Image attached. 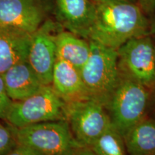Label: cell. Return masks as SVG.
<instances>
[{
	"label": "cell",
	"instance_id": "1",
	"mask_svg": "<svg viewBox=\"0 0 155 155\" xmlns=\"http://www.w3.org/2000/svg\"><path fill=\"white\" fill-rule=\"evenodd\" d=\"M94 2L96 18L89 40L118 50L131 39L147 35V19L136 5L117 0Z\"/></svg>",
	"mask_w": 155,
	"mask_h": 155
},
{
	"label": "cell",
	"instance_id": "2",
	"mask_svg": "<svg viewBox=\"0 0 155 155\" xmlns=\"http://www.w3.org/2000/svg\"><path fill=\"white\" fill-rule=\"evenodd\" d=\"M89 42L91 54L81 74L89 98L106 107L121 77L118 51L92 40Z\"/></svg>",
	"mask_w": 155,
	"mask_h": 155
},
{
	"label": "cell",
	"instance_id": "3",
	"mask_svg": "<svg viewBox=\"0 0 155 155\" xmlns=\"http://www.w3.org/2000/svg\"><path fill=\"white\" fill-rule=\"evenodd\" d=\"M147 88L121 72L119 82L106 106L111 124L123 136L144 118Z\"/></svg>",
	"mask_w": 155,
	"mask_h": 155
},
{
	"label": "cell",
	"instance_id": "4",
	"mask_svg": "<svg viewBox=\"0 0 155 155\" xmlns=\"http://www.w3.org/2000/svg\"><path fill=\"white\" fill-rule=\"evenodd\" d=\"M14 130L17 144L30 147L44 155H73L81 147L75 140L67 120L14 127Z\"/></svg>",
	"mask_w": 155,
	"mask_h": 155
},
{
	"label": "cell",
	"instance_id": "5",
	"mask_svg": "<svg viewBox=\"0 0 155 155\" xmlns=\"http://www.w3.org/2000/svg\"><path fill=\"white\" fill-rule=\"evenodd\" d=\"M66 120V104L51 86H44L25 99L13 101L5 121L15 128L50 121Z\"/></svg>",
	"mask_w": 155,
	"mask_h": 155
},
{
	"label": "cell",
	"instance_id": "6",
	"mask_svg": "<svg viewBox=\"0 0 155 155\" xmlns=\"http://www.w3.org/2000/svg\"><path fill=\"white\" fill-rule=\"evenodd\" d=\"M66 120L81 147H90L111 125L105 106L91 98L66 104Z\"/></svg>",
	"mask_w": 155,
	"mask_h": 155
},
{
	"label": "cell",
	"instance_id": "7",
	"mask_svg": "<svg viewBox=\"0 0 155 155\" xmlns=\"http://www.w3.org/2000/svg\"><path fill=\"white\" fill-rule=\"evenodd\" d=\"M117 51L121 73L146 88L155 86L154 41L150 37L131 39Z\"/></svg>",
	"mask_w": 155,
	"mask_h": 155
},
{
	"label": "cell",
	"instance_id": "8",
	"mask_svg": "<svg viewBox=\"0 0 155 155\" xmlns=\"http://www.w3.org/2000/svg\"><path fill=\"white\" fill-rule=\"evenodd\" d=\"M53 25L46 22L32 35L28 62L44 86H50L57 60Z\"/></svg>",
	"mask_w": 155,
	"mask_h": 155
},
{
	"label": "cell",
	"instance_id": "9",
	"mask_svg": "<svg viewBox=\"0 0 155 155\" xmlns=\"http://www.w3.org/2000/svg\"><path fill=\"white\" fill-rule=\"evenodd\" d=\"M42 15L34 0H0V28L32 35Z\"/></svg>",
	"mask_w": 155,
	"mask_h": 155
},
{
	"label": "cell",
	"instance_id": "10",
	"mask_svg": "<svg viewBox=\"0 0 155 155\" xmlns=\"http://www.w3.org/2000/svg\"><path fill=\"white\" fill-rule=\"evenodd\" d=\"M63 25L75 35L88 38L96 18V5L91 0H56Z\"/></svg>",
	"mask_w": 155,
	"mask_h": 155
},
{
	"label": "cell",
	"instance_id": "11",
	"mask_svg": "<svg viewBox=\"0 0 155 155\" xmlns=\"http://www.w3.org/2000/svg\"><path fill=\"white\" fill-rule=\"evenodd\" d=\"M50 86L65 104L90 98L81 71L62 60H56Z\"/></svg>",
	"mask_w": 155,
	"mask_h": 155
},
{
	"label": "cell",
	"instance_id": "12",
	"mask_svg": "<svg viewBox=\"0 0 155 155\" xmlns=\"http://www.w3.org/2000/svg\"><path fill=\"white\" fill-rule=\"evenodd\" d=\"M2 77L7 94L12 101L25 99L44 86L28 61L11 67L3 73Z\"/></svg>",
	"mask_w": 155,
	"mask_h": 155
},
{
	"label": "cell",
	"instance_id": "13",
	"mask_svg": "<svg viewBox=\"0 0 155 155\" xmlns=\"http://www.w3.org/2000/svg\"><path fill=\"white\" fill-rule=\"evenodd\" d=\"M32 35L0 28V74L28 61Z\"/></svg>",
	"mask_w": 155,
	"mask_h": 155
},
{
	"label": "cell",
	"instance_id": "14",
	"mask_svg": "<svg viewBox=\"0 0 155 155\" xmlns=\"http://www.w3.org/2000/svg\"><path fill=\"white\" fill-rule=\"evenodd\" d=\"M57 59L68 62L81 71L91 54L90 42L71 32H61L56 35Z\"/></svg>",
	"mask_w": 155,
	"mask_h": 155
},
{
	"label": "cell",
	"instance_id": "15",
	"mask_svg": "<svg viewBox=\"0 0 155 155\" xmlns=\"http://www.w3.org/2000/svg\"><path fill=\"white\" fill-rule=\"evenodd\" d=\"M129 155L155 154V121L142 118L124 136Z\"/></svg>",
	"mask_w": 155,
	"mask_h": 155
},
{
	"label": "cell",
	"instance_id": "16",
	"mask_svg": "<svg viewBox=\"0 0 155 155\" xmlns=\"http://www.w3.org/2000/svg\"><path fill=\"white\" fill-rule=\"evenodd\" d=\"M90 148L97 155H127L124 137L111 125Z\"/></svg>",
	"mask_w": 155,
	"mask_h": 155
},
{
	"label": "cell",
	"instance_id": "17",
	"mask_svg": "<svg viewBox=\"0 0 155 155\" xmlns=\"http://www.w3.org/2000/svg\"><path fill=\"white\" fill-rule=\"evenodd\" d=\"M17 144L14 127L6 121L0 122V155H6Z\"/></svg>",
	"mask_w": 155,
	"mask_h": 155
},
{
	"label": "cell",
	"instance_id": "18",
	"mask_svg": "<svg viewBox=\"0 0 155 155\" xmlns=\"http://www.w3.org/2000/svg\"><path fill=\"white\" fill-rule=\"evenodd\" d=\"M12 102L7 94L2 75L0 74V120L5 121Z\"/></svg>",
	"mask_w": 155,
	"mask_h": 155
},
{
	"label": "cell",
	"instance_id": "19",
	"mask_svg": "<svg viewBox=\"0 0 155 155\" xmlns=\"http://www.w3.org/2000/svg\"><path fill=\"white\" fill-rule=\"evenodd\" d=\"M6 155H44L41 152H38L31 147L17 144L14 148L7 153Z\"/></svg>",
	"mask_w": 155,
	"mask_h": 155
},
{
	"label": "cell",
	"instance_id": "20",
	"mask_svg": "<svg viewBox=\"0 0 155 155\" xmlns=\"http://www.w3.org/2000/svg\"><path fill=\"white\" fill-rule=\"evenodd\" d=\"M73 155H97L90 147H81L75 150Z\"/></svg>",
	"mask_w": 155,
	"mask_h": 155
},
{
	"label": "cell",
	"instance_id": "21",
	"mask_svg": "<svg viewBox=\"0 0 155 155\" xmlns=\"http://www.w3.org/2000/svg\"><path fill=\"white\" fill-rule=\"evenodd\" d=\"M152 32L155 35V22H154V24H153L152 27Z\"/></svg>",
	"mask_w": 155,
	"mask_h": 155
},
{
	"label": "cell",
	"instance_id": "22",
	"mask_svg": "<svg viewBox=\"0 0 155 155\" xmlns=\"http://www.w3.org/2000/svg\"><path fill=\"white\" fill-rule=\"evenodd\" d=\"M117 1H121V2H127V0H117Z\"/></svg>",
	"mask_w": 155,
	"mask_h": 155
},
{
	"label": "cell",
	"instance_id": "23",
	"mask_svg": "<svg viewBox=\"0 0 155 155\" xmlns=\"http://www.w3.org/2000/svg\"><path fill=\"white\" fill-rule=\"evenodd\" d=\"M154 49H155V39H154Z\"/></svg>",
	"mask_w": 155,
	"mask_h": 155
},
{
	"label": "cell",
	"instance_id": "24",
	"mask_svg": "<svg viewBox=\"0 0 155 155\" xmlns=\"http://www.w3.org/2000/svg\"><path fill=\"white\" fill-rule=\"evenodd\" d=\"M154 155H155V154H154Z\"/></svg>",
	"mask_w": 155,
	"mask_h": 155
}]
</instances>
